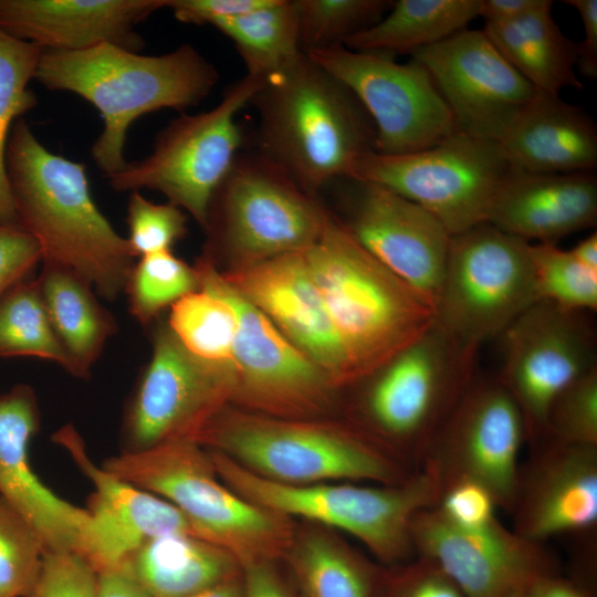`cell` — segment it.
Wrapping results in <instances>:
<instances>
[{"label":"cell","instance_id":"cell-16","mask_svg":"<svg viewBox=\"0 0 597 597\" xmlns=\"http://www.w3.org/2000/svg\"><path fill=\"white\" fill-rule=\"evenodd\" d=\"M503 364L496 377L515 401L532 446L545 437L555 398L597 365L596 342L584 312L537 301L500 336Z\"/></svg>","mask_w":597,"mask_h":597},{"label":"cell","instance_id":"cell-7","mask_svg":"<svg viewBox=\"0 0 597 597\" xmlns=\"http://www.w3.org/2000/svg\"><path fill=\"white\" fill-rule=\"evenodd\" d=\"M208 452L219 478L247 501L292 520L345 532L386 565L410 559L412 519L434 506L442 491L438 474L425 464L397 484H286L262 478L218 451Z\"/></svg>","mask_w":597,"mask_h":597},{"label":"cell","instance_id":"cell-31","mask_svg":"<svg viewBox=\"0 0 597 597\" xmlns=\"http://www.w3.org/2000/svg\"><path fill=\"white\" fill-rule=\"evenodd\" d=\"M283 559L298 597H374L379 568L327 527H296Z\"/></svg>","mask_w":597,"mask_h":597},{"label":"cell","instance_id":"cell-50","mask_svg":"<svg viewBox=\"0 0 597 597\" xmlns=\"http://www.w3.org/2000/svg\"><path fill=\"white\" fill-rule=\"evenodd\" d=\"M547 0H482L480 15L485 23H500L519 19L543 7Z\"/></svg>","mask_w":597,"mask_h":597},{"label":"cell","instance_id":"cell-20","mask_svg":"<svg viewBox=\"0 0 597 597\" xmlns=\"http://www.w3.org/2000/svg\"><path fill=\"white\" fill-rule=\"evenodd\" d=\"M53 440L69 453L94 486L77 553L97 573L119 567L136 548L153 537L171 533L199 536L172 504L92 461L82 437L72 425L59 429Z\"/></svg>","mask_w":597,"mask_h":597},{"label":"cell","instance_id":"cell-27","mask_svg":"<svg viewBox=\"0 0 597 597\" xmlns=\"http://www.w3.org/2000/svg\"><path fill=\"white\" fill-rule=\"evenodd\" d=\"M513 170L534 174L594 171L597 128L579 106L559 94L536 92L499 142Z\"/></svg>","mask_w":597,"mask_h":597},{"label":"cell","instance_id":"cell-34","mask_svg":"<svg viewBox=\"0 0 597 597\" xmlns=\"http://www.w3.org/2000/svg\"><path fill=\"white\" fill-rule=\"evenodd\" d=\"M42 52L40 46L0 29V226H19L7 176L6 150L14 123L38 103L28 85L35 76Z\"/></svg>","mask_w":597,"mask_h":597},{"label":"cell","instance_id":"cell-26","mask_svg":"<svg viewBox=\"0 0 597 597\" xmlns=\"http://www.w3.org/2000/svg\"><path fill=\"white\" fill-rule=\"evenodd\" d=\"M486 222L527 242L552 243L597 223L594 171L534 174L511 169Z\"/></svg>","mask_w":597,"mask_h":597},{"label":"cell","instance_id":"cell-2","mask_svg":"<svg viewBox=\"0 0 597 597\" xmlns=\"http://www.w3.org/2000/svg\"><path fill=\"white\" fill-rule=\"evenodd\" d=\"M34 78L46 90L74 93L98 111L104 128L91 154L107 177L127 164L126 136L138 117L198 105L219 74L189 43L160 55L102 43L82 51L43 50Z\"/></svg>","mask_w":597,"mask_h":597},{"label":"cell","instance_id":"cell-40","mask_svg":"<svg viewBox=\"0 0 597 597\" xmlns=\"http://www.w3.org/2000/svg\"><path fill=\"white\" fill-rule=\"evenodd\" d=\"M44 545L31 525L0 496V597H29Z\"/></svg>","mask_w":597,"mask_h":597},{"label":"cell","instance_id":"cell-43","mask_svg":"<svg viewBox=\"0 0 597 597\" xmlns=\"http://www.w3.org/2000/svg\"><path fill=\"white\" fill-rule=\"evenodd\" d=\"M98 573L75 551H45L29 597H97Z\"/></svg>","mask_w":597,"mask_h":597},{"label":"cell","instance_id":"cell-42","mask_svg":"<svg viewBox=\"0 0 597 597\" xmlns=\"http://www.w3.org/2000/svg\"><path fill=\"white\" fill-rule=\"evenodd\" d=\"M126 238L135 258L171 251L187 233V217L172 203H154L139 191L130 192L127 203Z\"/></svg>","mask_w":597,"mask_h":597},{"label":"cell","instance_id":"cell-44","mask_svg":"<svg viewBox=\"0 0 597 597\" xmlns=\"http://www.w3.org/2000/svg\"><path fill=\"white\" fill-rule=\"evenodd\" d=\"M374 597H465L439 567L417 557L378 570Z\"/></svg>","mask_w":597,"mask_h":597},{"label":"cell","instance_id":"cell-29","mask_svg":"<svg viewBox=\"0 0 597 597\" xmlns=\"http://www.w3.org/2000/svg\"><path fill=\"white\" fill-rule=\"evenodd\" d=\"M553 1L519 19L485 23L483 32L502 56L537 92L583 88L575 73L578 42L563 34L552 17Z\"/></svg>","mask_w":597,"mask_h":597},{"label":"cell","instance_id":"cell-28","mask_svg":"<svg viewBox=\"0 0 597 597\" xmlns=\"http://www.w3.org/2000/svg\"><path fill=\"white\" fill-rule=\"evenodd\" d=\"M119 567L150 597H188L243 573L229 551L186 533L146 541Z\"/></svg>","mask_w":597,"mask_h":597},{"label":"cell","instance_id":"cell-32","mask_svg":"<svg viewBox=\"0 0 597 597\" xmlns=\"http://www.w3.org/2000/svg\"><path fill=\"white\" fill-rule=\"evenodd\" d=\"M482 0H399L374 25L343 41L358 52L412 53L467 29Z\"/></svg>","mask_w":597,"mask_h":597},{"label":"cell","instance_id":"cell-37","mask_svg":"<svg viewBox=\"0 0 597 597\" xmlns=\"http://www.w3.org/2000/svg\"><path fill=\"white\" fill-rule=\"evenodd\" d=\"M199 289L193 266L171 251L140 256L135 262L124 292L130 315L148 325L168 306Z\"/></svg>","mask_w":597,"mask_h":597},{"label":"cell","instance_id":"cell-1","mask_svg":"<svg viewBox=\"0 0 597 597\" xmlns=\"http://www.w3.org/2000/svg\"><path fill=\"white\" fill-rule=\"evenodd\" d=\"M6 169L19 226L38 241L42 262L71 270L107 301L124 292L136 258L93 200L86 166L46 149L19 118Z\"/></svg>","mask_w":597,"mask_h":597},{"label":"cell","instance_id":"cell-45","mask_svg":"<svg viewBox=\"0 0 597 597\" xmlns=\"http://www.w3.org/2000/svg\"><path fill=\"white\" fill-rule=\"evenodd\" d=\"M436 507L449 522L461 527H481L498 519L493 495L470 480L446 484Z\"/></svg>","mask_w":597,"mask_h":597},{"label":"cell","instance_id":"cell-23","mask_svg":"<svg viewBox=\"0 0 597 597\" xmlns=\"http://www.w3.org/2000/svg\"><path fill=\"white\" fill-rule=\"evenodd\" d=\"M533 448L521 463L512 530L538 544L556 536H591L597 527V447L544 439Z\"/></svg>","mask_w":597,"mask_h":597},{"label":"cell","instance_id":"cell-17","mask_svg":"<svg viewBox=\"0 0 597 597\" xmlns=\"http://www.w3.org/2000/svg\"><path fill=\"white\" fill-rule=\"evenodd\" d=\"M526 441L523 417L498 378L474 379L442 423L420 463L446 484L474 481L511 511ZM442 492V491H441Z\"/></svg>","mask_w":597,"mask_h":597},{"label":"cell","instance_id":"cell-55","mask_svg":"<svg viewBox=\"0 0 597 597\" xmlns=\"http://www.w3.org/2000/svg\"><path fill=\"white\" fill-rule=\"evenodd\" d=\"M525 593H526V591L517 593V594L510 595V596H507V597H526Z\"/></svg>","mask_w":597,"mask_h":597},{"label":"cell","instance_id":"cell-14","mask_svg":"<svg viewBox=\"0 0 597 597\" xmlns=\"http://www.w3.org/2000/svg\"><path fill=\"white\" fill-rule=\"evenodd\" d=\"M358 100L375 128V151L405 155L430 148L458 132L429 72L417 61L358 52L342 44L306 53Z\"/></svg>","mask_w":597,"mask_h":597},{"label":"cell","instance_id":"cell-9","mask_svg":"<svg viewBox=\"0 0 597 597\" xmlns=\"http://www.w3.org/2000/svg\"><path fill=\"white\" fill-rule=\"evenodd\" d=\"M331 217L262 153L239 154L210 200L206 253L221 250L234 266L304 251Z\"/></svg>","mask_w":597,"mask_h":597},{"label":"cell","instance_id":"cell-30","mask_svg":"<svg viewBox=\"0 0 597 597\" xmlns=\"http://www.w3.org/2000/svg\"><path fill=\"white\" fill-rule=\"evenodd\" d=\"M53 331L71 362V373L87 378L108 338L117 331L113 315L74 272L42 262L36 279Z\"/></svg>","mask_w":597,"mask_h":597},{"label":"cell","instance_id":"cell-35","mask_svg":"<svg viewBox=\"0 0 597 597\" xmlns=\"http://www.w3.org/2000/svg\"><path fill=\"white\" fill-rule=\"evenodd\" d=\"M30 356L62 366L71 362L49 320L36 279L29 277L0 296V358Z\"/></svg>","mask_w":597,"mask_h":597},{"label":"cell","instance_id":"cell-46","mask_svg":"<svg viewBox=\"0 0 597 597\" xmlns=\"http://www.w3.org/2000/svg\"><path fill=\"white\" fill-rule=\"evenodd\" d=\"M39 262L42 251L29 232L19 226H0V296L31 277Z\"/></svg>","mask_w":597,"mask_h":597},{"label":"cell","instance_id":"cell-33","mask_svg":"<svg viewBox=\"0 0 597 597\" xmlns=\"http://www.w3.org/2000/svg\"><path fill=\"white\" fill-rule=\"evenodd\" d=\"M212 27L234 44L247 75L263 81L304 54L294 0H271L264 7L220 20Z\"/></svg>","mask_w":597,"mask_h":597},{"label":"cell","instance_id":"cell-10","mask_svg":"<svg viewBox=\"0 0 597 597\" xmlns=\"http://www.w3.org/2000/svg\"><path fill=\"white\" fill-rule=\"evenodd\" d=\"M263 83L245 74L213 108L174 118L157 134L148 156L106 177L109 186L115 191H158L205 228L212 195L242 145L237 115Z\"/></svg>","mask_w":597,"mask_h":597},{"label":"cell","instance_id":"cell-53","mask_svg":"<svg viewBox=\"0 0 597 597\" xmlns=\"http://www.w3.org/2000/svg\"><path fill=\"white\" fill-rule=\"evenodd\" d=\"M572 255L584 266L597 272V233L580 240L572 250Z\"/></svg>","mask_w":597,"mask_h":597},{"label":"cell","instance_id":"cell-41","mask_svg":"<svg viewBox=\"0 0 597 597\" xmlns=\"http://www.w3.org/2000/svg\"><path fill=\"white\" fill-rule=\"evenodd\" d=\"M544 439L597 447V365L555 398L547 415Z\"/></svg>","mask_w":597,"mask_h":597},{"label":"cell","instance_id":"cell-3","mask_svg":"<svg viewBox=\"0 0 597 597\" xmlns=\"http://www.w3.org/2000/svg\"><path fill=\"white\" fill-rule=\"evenodd\" d=\"M250 103L260 153L312 196L334 179H349L375 151V128L362 104L306 54L266 78Z\"/></svg>","mask_w":597,"mask_h":597},{"label":"cell","instance_id":"cell-24","mask_svg":"<svg viewBox=\"0 0 597 597\" xmlns=\"http://www.w3.org/2000/svg\"><path fill=\"white\" fill-rule=\"evenodd\" d=\"M39 409L30 386L0 396V496L36 532L45 551H78L88 514L41 481L29 459Z\"/></svg>","mask_w":597,"mask_h":597},{"label":"cell","instance_id":"cell-49","mask_svg":"<svg viewBox=\"0 0 597 597\" xmlns=\"http://www.w3.org/2000/svg\"><path fill=\"white\" fill-rule=\"evenodd\" d=\"M577 10L584 29V39L578 42L577 65L582 75L597 77V0H566Z\"/></svg>","mask_w":597,"mask_h":597},{"label":"cell","instance_id":"cell-4","mask_svg":"<svg viewBox=\"0 0 597 597\" xmlns=\"http://www.w3.org/2000/svg\"><path fill=\"white\" fill-rule=\"evenodd\" d=\"M193 441L286 484L347 480L389 485L418 469L352 421L277 418L233 405L219 410Z\"/></svg>","mask_w":597,"mask_h":597},{"label":"cell","instance_id":"cell-6","mask_svg":"<svg viewBox=\"0 0 597 597\" xmlns=\"http://www.w3.org/2000/svg\"><path fill=\"white\" fill-rule=\"evenodd\" d=\"M102 465L172 504L200 537L229 551L242 568L283 559L290 547L296 530L293 520L232 491L219 478L208 450L193 440L122 451Z\"/></svg>","mask_w":597,"mask_h":597},{"label":"cell","instance_id":"cell-38","mask_svg":"<svg viewBox=\"0 0 597 597\" xmlns=\"http://www.w3.org/2000/svg\"><path fill=\"white\" fill-rule=\"evenodd\" d=\"M301 50L328 49L377 23L390 9L386 0H294Z\"/></svg>","mask_w":597,"mask_h":597},{"label":"cell","instance_id":"cell-39","mask_svg":"<svg viewBox=\"0 0 597 597\" xmlns=\"http://www.w3.org/2000/svg\"><path fill=\"white\" fill-rule=\"evenodd\" d=\"M538 301L573 312L597 310V272L552 243H530Z\"/></svg>","mask_w":597,"mask_h":597},{"label":"cell","instance_id":"cell-13","mask_svg":"<svg viewBox=\"0 0 597 597\" xmlns=\"http://www.w3.org/2000/svg\"><path fill=\"white\" fill-rule=\"evenodd\" d=\"M510 170L499 143L458 130L416 153L371 151L349 179L379 185L419 205L454 235L486 222L495 191Z\"/></svg>","mask_w":597,"mask_h":597},{"label":"cell","instance_id":"cell-52","mask_svg":"<svg viewBox=\"0 0 597 597\" xmlns=\"http://www.w3.org/2000/svg\"><path fill=\"white\" fill-rule=\"evenodd\" d=\"M525 595L526 597H589L577 584L557 574L536 580Z\"/></svg>","mask_w":597,"mask_h":597},{"label":"cell","instance_id":"cell-54","mask_svg":"<svg viewBox=\"0 0 597 597\" xmlns=\"http://www.w3.org/2000/svg\"><path fill=\"white\" fill-rule=\"evenodd\" d=\"M243 573L206 590L188 597H243Z\"/></svg>","mask_w":597,"mask_h":597},{"label":"cell","instance_id":"cell-51","mask_svg":"<svg viewBox=\"0 0 597 597\" xmlns=\"http://www.w3.org/2000/svg\"><path fill=\"white\" fill-rule=\"evenodd\" d=\"M97 597H150L121 567L98 573Z\"/></svg>","mask_w":597,"mask_h":597},{"label":"cell","instance_id":"cell-11","mask_svg":"<svg viewBox=\"0 0 597 597\" xmlns=\"http://www.w3.org/2000/svg\"><path fill=\"white\" fill-rule=\"evenodd\" d=\"M528 244L489 222L452 235L434 321L475 349L501 336L538 301Z\"/></svg>","mask_w":597,"mask_h":597},{"label":"cell","instance_id":"cell-36","mask_svg":"<svg viewBox=\"0 0 597 597\" xmlns=\"http://www.w3.org/2000/svg\"><path fill=\"white\" fill-rule=\"evenodd\" d=\"M168 327L193 356L232 364L238 317L233 306L214 292L199 287L170 306Z\"/></svg>","mask_w":597,"mask_h":597},{"label":"cell","instance_id":"cell-25","mask_svg":"<svg viewBox=\"0 0 597 597\" xmlns=\"http://www.w3.org/2000/svg\"><path fill=\"white\" fill-rule=\"evenodd\" d=\"M167 0H0V29L45 51H82L111 43L138 52L139 23Z\"/></svg>","mask_w":597,"mask_h":597},{"label":"cell","instance_id":"cell-5","mask_svg":"<svg viewBox=\"0 0 597 597\" xmlns=\"http://www.w3.org/2000/svg\"><path fill=\"white\" fill-rule=\"evenodd\" d=\"M303 253L356 383L395 357L433 322L432 306L334 217Z\"/></svg>","mask_w":597,"mask_h":597},{"label":"cell","instance_id":"cell-12","mask_svg":"<svg viewBox=\"0 0 597 597\" xmlns=\"http://www.w3.org/2000/svg\"><path fill=\"white\" fill-rule=\"evenodd\" d=\"M199 287L226 298L235 310L231 405L286 419H322L337 404V388L256 306L230 285L216 263L195 264Z\"/></svg>","mask_w":597,"mask_h":597},{"label":"cell","instance_id":"cell-22","mask_svg":"<svg viewBox=\"0 0 597 597\" xmlns=\"http://www.w3.org/2000/svg\"><path fill=\"white\" fill-rule=\"evenodd\" d=\"M353 182L357 191L349 221L344 224L434 312L452 235L419 205L379 185Z\"/></svg>","mask_w":597,"mask_h":597},{"label":"cell","instance_id":"cell-47","mask_svg":"<svg viewBox=\"0 0 597 597\" xmlns=\"http://www.w3.org/2000/svg\"><path fill=\"white\" fill-rule=\"evenodd\" d=\"M271 0H167L175 19L189 24H210L266 6Z\"/></svg>","mask_w":597,"mask_h":597},{"label":"cell","instance_id":"cell-48","mask_svg":"<svg viewBox=\"0 0 597 597\" xmlns=\"http://www.w3.org/2000/svg\"><path fill=\"white\" fill-rule=\"evenodd\" d=\"M243 597H298L281 575L276 562H263L243 568Z\"/></svg>","mask_w":597,"mask_h":597},{"label":"cell","instance_id":"cell-15","mask_svg":"<svg viewBox=\"0 0 597 597\" xmlns=\"http://www.w3.org/2000/svg\"><path fill=\"white\" fill-rule=\"evenodd\" d=\"M234 390L232 364H217L189 353L167 323L153 334V352L123 421V451H143L178 440H193Z\"/></svg>","mask_w":597,"mask_h":597},{"label":"cell","instance_id":"cell-18","mask_svg":"<svg viewBox=\"0 0 597 597\" xmlns=\"http://www.w3.org/2000/svg\"><path fill=\"white\" fill-rule=\"evenodd\" d=\"M413 555L439 567L465 597H507L557 574L543 544L506 528L498 519L481 527H461L434 506L412 519Z\"/></svg>","mask_w":597,"mask_h":597},{"label":"cell","instance_id":"cell-8","mask_svg":"<svg viewBox=\"0 0 597 597\" xmlns=\"http://www.w3.org/2000/svg\"><path fill=\"white\" fill-rule=\"evenodd\" d=\"M478 350L433 320L417 339L353 385L359 391L350 421L420 467L433 437L474 379Z\"/></svg>","mask_w":597,"mask_h":597},{"label":"cell","instance_id":"cell-19","mask_svg":"<svg viewBox=\"0 0 597 597\" xmlns=\"http://www.w3.org/2000/svg\"><path fill=\"white\" fill-rule=\"evenodd\" d=\"M459 132L499 143L536 94L483 30H462L416 50Z\"/></svg>","mask_w":597,"mask_h":597},{"label":"cell","instance_id":"cell-21","mask_svg":"<svg viewBox=\"0 0 597 597\" xmlns=\"http://www.w3.org/2000/svg\"><path fill=\"white\" fill-rule=\"evenodd\" d=\"M304 251L292 252L221 272L337 388L356 375L324 302L308 272Z\"/></svg>","mask_w":597,"mask_h":597}]
</instances>
